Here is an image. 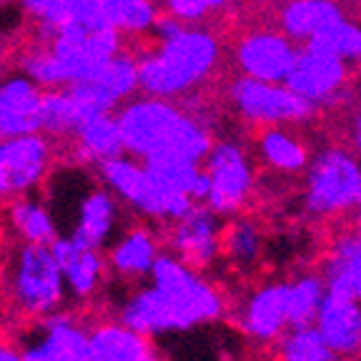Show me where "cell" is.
I'll return each mask as SVG.
<instances>
[{
	"instance_id": "39",
	"label": "cell",
	"mask_w": 361,
	"mask_h": 361,
	"mask_svg": "<svg viewBox=\"0 0 361 361\" xmlns=\"http://www.w3.org/2000/svg\"><path fill=\"white\" fill-rule=\"evenodd\" d=\"M354 228H356V231L361 233V209L356 211V216H354Z\"/></svg>"
},
{
	"instance_id": "35",
	"label": "cell",
	"mask_w": 361,
	"mask_h": 361,
	"mask_svg": "<svg viewBox=\"0 0 361 361\" xmlns=\"http://www.w3.org/2000/svg\"><path fill=\"white\" fill-rule=\"evenodd\" d=\"M233 3L236 0H164V13L178 18L180 23L198 25L216 13H224L226 8H231Z\"/></svg>"
},
{
	"instance_id": "18",
	"label": "cell",
	"mask_w": 361,
	"mask_h": 361,
	"mask_svg": "<svg viewBox=\"0 0 361 361\" xmlns=\"http://www.w3.org/2000/svg\"><path fill=\"white\" fill-rule=\"evenodd\" d=\"M45 88L23 71L0 75V141L43 133Z\"/></svg>"
},
{
	"instance_id": "40",
	"label": "cell",
	"mask_w": 361,
	"mask_h": 361,
	"mask_svg": "<svg viewBox=\"0 0 361 361\" xmlns=\"http://www.w3.org/2000/svg\"><path fill=\"white\" fill-rule=\"evenodd\" d=\"M344 3H351V6H359L361 8V0H344Z\"/></svg>"
},
{
	"instance_id": "25",
	"label": "cell",
	"mask_w": 361,
	"mask_h": 361,
	"mask_svg": "<svg viewBox=\"0 0 361 361\" xmlns=\"http://www.w3.org/2000/svg\"><path fill=\"white\" fill-rule=\"evenodd\" d=\"M254 151L269 171L279 176H304L314 151L291 126H264L254 138Z\"/></svg>"
},
{
	"instance_id": "16",
	"label": "cell",
	"mask_w": 361,
	"mask_h": 361,
	"mask_svg": "<svg viewBox=\"0 0 361 361\" xmlns=\"http://www.w3.org/2000/svg\"><path fill=\"white\" fill-rule=\"evenodd\" d=\"M299 56V45L281 28H251L241 33L233 43V63L238 75L286 83L293 63Z\"/></svg>"
},
{
	"instance_id": "7",
	"label": "cell",
	"mask_w": 361,
	"mask_h": 361,
	"mask_svg": "<svg viewBox=\"0 0 361 361\" xmlns=\"http://www.w3.org/2000/svg\"><path fill=\"white\" fill-rule=\"evenodd\" d=\"M101 183H106L121 198L126 209L151 224H173L196 206V201L180 193L166 191L148 171V166L135 156H116L98 169Z\"/></svg>"
},
{
	"instance_id": "13",
	"label": "cell",
	"mask_w": 361,
	"mask_h": 361,
	"mask_svg": "<svg viewBox=\"0 0 361 361\" xmlns=\"http://www.w3.org/2000/svg\"><path fill=\"white\" fill-rule=\"evenodd\" d=\"M78 106L88 118L101 113H116L123 103L141 93V73H138V56L130 51H121L113 56L101 73L75 85H68Z\"/></svg>"
},
{
	"instance_id": "28",
	"label": "cell",
	"mask_w": 361,
	"mask_h": 361,
	"mask_svg": "<svg viewBox=\"0 0 361 361\" xmlns=\"http://www.w3.org/2000/svg\"><path fill=\"white\" fill-rule=\"evenodd\" d=\"M346 11L338 0H281L279 28L296 43H311L331 23L344 18Z\"/></svg>"
},
{
	"instance_id": "5",
	"label": "cell",
	"mask_w": 361,
	"mask_h": 361,
	"mask_svg": "<svg viewBox=\"0 0 361 361\" xmlns=\"http://www.w3.org/2000/svg\"><path fill=\"white\" fill-rule=\"evenodd\" d=\"M0 296L18 324L66 309L71 293L51 243L8 241L0 266Z\"/></svg>"
},
{
	"instance_id": "38",
	"label": "cell",
	"mask_w": 361,
	"mask_h": 361,
	"mask_svg": "<svg viewBox=\"0 0 361 361\" xmlns=\"http://www.w3.org/2000/svg\"><path fill=\"white\" fill-rule=\"evenodd\" d=\"M251 3H259V6H279L281 0H251Z\"/></svg>"
},
{
	"instance_id": "37",
	"label": "cell",
	"mask_w": 361,
	"mask_h": 361,
	"mask_svg": "<svg viewBox=\"0 0 361 361\" xmlns=\"http://www.w3.org/2000/svg\"><path fill=\"white\" fill-rule=\"evenodd\" d=\"M351 143H354L356 153L361 156V108L354 113V118H351Z\"/></svg>"
},
{
	"instance_id": "12",
	"label": "cell",
	"mask_w": 361,
	"mask_h": 361,
	"mask_svg": "<svg viewBox=\"0 0 361 361\" xmlns=\"http://www.w3.org/2000/svg\"><path fill=\"white\" fill-rule=\"evenodd\" d=\"M236 329L254 344H276L291 329L288 279H271L243 296L233 309Z\"/></svg>"
},
{
	"instance_id": "14",
	"label": "cell",
	"mask_w": 361,
	"mask_h": 361,
	"mask_svg": "<svg viewBox=\"0 0 361 361\" xmlns=\"http://www.w3.org/2000/svg\"><path fill=\"white\" fill-rule=\"evenodd\" d=\"M226 219L206 203H196L186 216L169 224L166 248L198 271H209L224 259Z\"/></svg>"
},
{
	"instance_id": "32",
	"label": "cell",
	"mask_w": 361,
	"mask_h": 361,
	"mask_svg": "<svg viewBox=\"0 0 361 361\" xmlns=\"http://www.w3.org/2000/svg\"><path fill=\"white\" fill-rule=\"evenodd\" d=\"M279 361H341L316 326L288 329L276 341Z\"/></svg>"
},
{
	"instance_id": "26",
	"label": "cell",
	"mask_w": 361,
	"mask_h": 361,
	"mask_svg": "<svg viewBox=\"0 0 361 361\" xmlns=\"http://www.w3.org/2000/svg\"><path fill=\"white\" fill-rule=\"evenodd\" d=\"M3 226L8 231V241H25V243H53L61 231L58 221L48 201L35 193L13 198L3 203Z\"/></svg>"
},
{
	"instance_id": "19",
	"label": "cell",
	"mask_w": 361,
	"mask_h": 361,
	"mask_svg": "<svg viewBox=\"0 0 361 361\" xmlns=\"http://www.w3.org/2000/svg\"><path fill=\"white\" fill-rule=\"evenodd\" d=\"M51 246L58 264H61L71 299L90 301L93 296H98L108 274H111L108 271L106 251L96 246H88V243L73 238L71 233H61Z\"/></svg>"
},
{
	"instance_id": "3",
	"label": "cell",
	"mask_w": 361,
	"mask_h": 361,
	"mask_svg": "<svg viewBox=\"0 0 361 361\" xmlns=\"http://www.w3.org/2000/svg\"><path fill=\"white\" fill-rule=\"evenodd\" d=\"M126 153L141 161L203 164L214 146L209 123L169 98L138 93L116 111Z\"/></svg>"
},
{
	"instance_id": "29",
	"label": "cell",
	"mask_w": 361,
	"mask_h": 361,
	"mask_svg": "<svg viewBox=\"0 0 361 361\" xmlns=\"http://www.w3.org/2000/svg\"><path fill=\"white\" fill-rule=\"evenodd\" d=\"M266 251L264 228L251 216H231L224 226V259L236 271H254Z\"/></svg>"
},
{
	"instance_id": "42",
	"label": "cell",
	"mask_w": 361,
	"mask_h": 361,
	"mask_svg": "<svg viewBox=\"0 0 361 361\" xmlns=\"http://www.w3.org/2000/svg\"><path fill=\"white\" fill-rule=\"evenodd\" d=\"M359 361H361V359H359Z\"/></svg>"
},
{
	"instance_id": "4",
	"label": "cell",
	"mask_w": 361,
	"mask_h": 361,
	"mask_svg": "<svg viewBox=\"0 0 361 361\" xmlns=\"http://www.w3.org/2000/svg\"><path fill=\"white\" fill-rule=\"evenodd\" d=\"M224 58L221 38L211 28L180 25L173 35L138 53L141 93L178 101L209 83Z\"/></svg>"
},
{
	"instance_id": "6",
	"label": "cell",
	"mask_w": 361,
	"mask_h": 361,
	"mask_svg": "<svg viewBox=\"0 0 361 361\" xmlns=\"http://www.w3.org/2000/svg\"><path fill=\"white\" fill-rule=\"evenodd\" d=\"M304 209L314 219H341L361 209V156L356 148L324 146L304 173Z\"/></svg>"
},
{
	"instance_id": "17",
	"label": "cell",
	"mask_w": 361,
	"mask_h": 361,
	"mask_svg": "<svg viewBox=\"0 0 361 361\" xmlns=\"http://www.w3.org/2000/svg\"><path fill=\"white\" fill-rule=\"evenodd\" d=\"M166 251V241L156 228L148 224H130L121 228V233L106 248L108 271L113 279L135 286V283L148 281L158 256Z\"/></svg>"
},
{
	"instance_id": "21",
	"label": "cell",
	"mask_w": 361,
	"mask_h": 361,
	"mask_svg": "<svg viewBox=\"0 0 361 361\" xmlns=\"http://www.w3.org/2000/svg\"><path fill=\"white\" fill-rule=\"evenodd\" d=\"M161 16L156 0H73V20L85 25H108L126 35L151 33Z\"/></svg>"
},
{
	"instance_id": "10",
	"label": "cell",
	"mask_w": 361,
	"mask_h": 361,
	"mask_svg": "<svg viewBox=\"0 0 361 361\" xmlns=\"http://www.w3.org/2000/svg\"><path fill=\"white\" fill-rule=\"evenodd\" d=\"M25 361H88L90 324L75 311H53L43 319L20 322L13 336Z\"/></svg>"
},
{
	"instance_id": "1",
	"label": "cell",
	"mask_w": 361,
	"mask_h": 361,
	"mask_svg": "<svg viewBox=\"0 0 361 361\" xmlns=\"http://www.w3.org/2000/svg\"><path fill=\"white\" fill-rule=\"evenodd\" d=\"M226 296L206 276L166 248L148 283H135L116 306V319L146 336H171L216 324L226 316Z\"/></svg>"
},
{
	"instance_id": "31",
	"label": "cell",
	"mask_w": 361,
	"mask_h": 361,
	"mask_svg": "<svg viewBox=\"0 0 361 361\" xmlns=\"http://www.w3.org/2000/svg\"><path fill=\"white\" fill-rule=\"evenodd\" d=\"M326 281L319 271H301L288 279V314L291 329L314 326L319 309L326 299Z\"/></svg>"
},
{
	"instance_id": "23",
	"label": "cell",
	"mask_w": 361,
	"mask_h": 361,
	"mask_svg": "<svg viewBox=\"0 0 361 361\" xmlns=\"http://www.w3.org/2000/svg\"><path fill=\"white\" fill-rule=\"evenodd\" d=\"M314 326L341 361L361 359V299L326 293Z\"/></svg>"
},
{
	"instance_id": "41",
	"label": "cell",
	"mask_w": 361,
	"mask_h": 361,
	"mask_svg": "<svg viewBox=\"0 0 361 361\" xmlns=\"http://www.w3.org/2000/svg\"><path fill=\"white\" fill-rule=\"evenodd\" d=\"M0 75H3V51H0Z\"/></svg>"
},
{
	"instance_id": "8",
	"label": "cell",
	"mask_w": 361,
	"mask_h": 361,
	"mask_svg": "<svg viewBox=\"0 0 361 361\" xmlns=\"http://www.w3.org/2000/svg\"><path fill=\"white\" fill-rule=\"evenodd\" d=\"M228 106L248 126H299L309 123L319 108L299 96L288 83L238 75L228 83Z\"/></svg>"
},
{
	"instance_id": "34",
	"label": "cell",
	"mask_w": 361,
	"mask_h": 361,
	"mask_svg": "<svg viewBox=\"0 0 361 361\" xmlns=\"http://www.w3.org/2000/svg\"><path fill=\"white\" fill-rule=\"evenodd\" d=\"M35 28H58L73 20V0H18Z\"/></svg>"
},
{
	"instance_id": "22",
	"label": "cell",
	"mask_w": 361,
	"mask_h": 361,
	"mask_svg": "<svg viewBox=\"0 0 361 361\" xmlns=\"http://www.w3.org/2000/svg\"><path fill=\"white\" fill-rule=\"evenodd\" d=\"M319 274L326 281L329 293L361 299V233L351 228H338L329 238L319 261Z\"/></svg>"
},
{
	"instance_id": "20",
	"label": "cell",
	"mask_w": 361,
	"mask_h": 361,
	"mask_svg": "<svg viewBox=\"0 0 361 361\" xmlns=\"http://www.w3.org/2000/svg\"><path fill=\"white\" fill-rule=\"evenodd\" d=\"M121 216H123V203L106 183L90 186L80 193L73 209L71 221V236L106 251L111 241L121 233Z\"/></svg>"
},
{
	"instance_id": "33",
	"label": "cell",
	"mask_w": 361,
	"mask_h": 361,
	"mask_svg": "<svg viewBox=\"0 0 361 361\" xmlns=\"http://www.w3.org/2000/svg\"><path fill=\"white\" fill-rule=\"evenodd\" d=\"M311 43L324 45L338 58H344L349 66H361V20L344 16L331 23L326 30L316 35Z\"/></svg>"
},
{
	"instance_id": "24",
	"label": "cell",
	"mask_w": 361,
	"mask_h": 361,
	"mask_svg": "<svg viewBox=\"0 0 361 361\" xmlns=\"http://www.w3.org/2000/svg\"><path fill=\"white\" fill-rule=\"evenodd\" d=\"M88 361H164L153 338L126 326L123 322L101 319L90 324Z\"/></svg>"
},
{
	"instance_id": "36",
	"label": "cell",
	"mask_w": 361,
	"mask_h": 361,
	"mask_svg": "<svg viewBox=\"0 0 361 361\" xmlns=\"http://www.w3.org/2000/svg\"><path fill=\"white\" fill-rule=\"evenodd\" d=\"M0 361H25L20 346L13 338H0Z\"/></svg>"
},
{
	"instance_id": "11",
	"label": "cell",
	"mask_w": 361,
	"mask_h": 361,
	"mask_svg": "<svg viewBox=\"0 0 361 361\" xmlns=\"http://www.w3.org/2000/svg\"><path fill=\"white\" fill-rule=\"evenodd\" d=\"M56 169V138L28 133L0 141V203L35 193Z\"/></svg>"
},
{
	"instance_id": "9",
	"label": "cell",
	"mask_w": 361,
	"mask_h": 361,
	"mask_svg": "<svg viewBox=\"0 0 361 361\" xmlns=\"http://www.w3.org/2000/svg\"><path fill=\"white\" fill-rule=\"evenodd\" d=\"M209 173V196L206 206L231 219L246 211L256 191V166L238 138H219L203 161Z\"/></svg>"
},
{
	"instance_id": "27",
	"label": "cell",
	"mask_w": 361,
	"mask_h": 361,
	"mask_svg": "<svg viewBox=\"0 0 361 361\" xmlns=\"http://www.w3.org/2000/svg\"><path fill=\"white\" fill-rule=\"evenodd\" d=\"M68 143L75 164L93 166V169H101L106 161L126 153L123 133L116 113H101L88 118Z\"/></svg>"
},
{
	"instance_id": "15",
	"label": "cell",
	"mask_w": 361,
	"mask_h": 361,
	"mask_svg": "<svg viewBox=\"0 0 361 361\" xmlns=\"http://www.w3.org/2000/svg\"><path fill=\"white\" fill-rule=\"evenodd\" d=\"M286 83L316 108L334 106L344 98L349 85V63L324 45L304 43Z\"/></svg>"
},
{
	"instance_id": "2",
	"label": "cell",
	"mask_w": 361,
	"mask_h": 361,
	"mask_svg": "<svg viewBox=\"0 0 361 361\" xmlns=\"http://www.w3.org/2000/svg\"><path fill=\"white\" fill-rule=\"evenodd\" d=\"M126 38L118 28L75 20L58 28H35V38L18 53V71L43 88H68L101 73L126 48Z\"/></svg>"
},
{
	"instance_id": "30",
	"label": "cell",
	"mask_w": 361,
	"mask_h": 361,
	"mask_svg": "<svg viewBox=\"0 0 361 361\" xmlns=\"http://www.w3.org/2000/svg\"><path fill=\"white\" fill-rule=\"evenodd\" d=\"M88 121L83 108L68 88H45L43 96V133L61 141H71Z\"/></svg>"
}]
</instances>
